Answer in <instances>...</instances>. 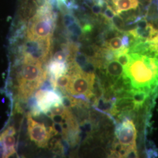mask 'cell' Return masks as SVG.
Wrapping results in <instances>:
<instances>
[{"label": "cell", "mask_w": 158, "mask_h": 158, "mask_svg": "<svg viewBox=\"0 0 158 158\" xmlns=\"http://www.w3.org/2000/svg\"><path fill=\"white\" fill-rule=\"evenodd\" d=\"M49 111L53 115H63L69 112V110L65 107L62 104H60L52 106Z\"/></svg>", "instance_id": "7402d4cb"}, {"label": "cell", "mask_w": 158, "mask_h": 158, "mask_svg": "<svg viewBox=\"0 0 158 158\" xmlns=\"http://www.w3.org/2000/svg\"><path fill=\"white\" fill-rule=\"evenodd\" d=\"M63 14V23L67 28L69 25L78 21V19L71 12H68Z\"/></svg>", "instance_id": "44dd1931"}, {"label": "cell", "mask_w": 158, "mask_h": 158, "mask_svg": "<svg viewBox=\"0 0 158 158\" xmlns=\"http://www.w3.org/2000/svg\"><path fill=\"white\" fill-rule=\"evenodd\" d=\"M28 131L31 140L34 142L38 147L45 148L48 146L51 138L48 131L44 124L34 120L31 114L28 115Z\"/></svg>", "instance_id": "5b68a950"}, {"label": "cell", "mask_w": 158, "mask_h": 158, "mask_svg": "<svg viewBox=\"0 0 158 158\" xmlns=\"http://www.w3.org/2000/svg\"><path fill=\"white\" fill-rule=\"evenodd\" d=\"M72 77L69 74H64L58 77L55 81L56 90L57 89H59L62 91H69V89L72 81Z\"/></svg>", "instance_id": "9a60e30c"}, {"label": "cell", "mask_w": 158, "mask_h": 158, "mask_svg": "<svg viewBox=\"0 0 158 158\" xmlns=\"http://www.w3.org/2000/svg\"><path fill=\"white\" fill-rule=\"evenodd\" d=\"M38 106L42 113H47L50 108L55 105L62 104V95L54 90H40L35 94Z\"/></svg>", "instance_id": "ba28073f"}, {"label": "cell", "mask_w": 158, "mask_h": 158, "mask_svg": "<svg viewBox=\"0 0 158 158\" xmlns=\"http://www.w3.org/2000/svg\"><path fill=\"white\" fill-rule=\"evenodd\" d=\"M131 61L124 68V74L129 78L134 89L149 86L152 83L158 85V76L145 61L143 55L131 53Z\"/></svg>", "instance_id": "6da1fadb"}, {"label": "cell", "mask_w": 158, "mask_h": 158, "mask_svg": "<svg viewBox=\"0 0 158 158\" xmlns=\"http://www.w3.org/2000/svg\"><path fill=\"white\" fill-rule=\"evenodd\" d=\"M152 4L158 7V0H152Z\"/></svg>", "instance_id": "83f0119b"}, {"label": "cell", "mask_w": 158, "mask_h": 158, "mask_svg": "<svg viewBox=\"0 0 158 158\" xmlns=\"http://www.w3.org/2000/svg\"><path fill=\"white\" fill-rule=\"evenodd\" d=\"M62 104L68 109L78 106L79 99L69 95L62 96Z\"/></svg>", "instance_id": "ac0fdd59"}, {"label": "cell", "mask_w": 158, "mask_h": 158, "mask_svg": "<svg viewBox=\"0 0 158 158\" xmlns=\"http://www.w3.org/2000/svg\"><path fill=\"white\" fill-rule=\"evenodd\" d=\"M74 61L80 68L82 69L90 61V57L85 53L78 52L74 56Z\"/></svg>", "instance_id": "ffe728a7"}, {"label": "cell", "mask_w": 158, "mask_h": 158, "mask_svg": "<svg viewBox=\"0 0 158 158\" xmlns=\"http://www.w3.org/2000/svg\"><path fill=\"white\" fill-rule=\"evenodd\" d=\"M16 131L13 127H10L5 130L0 135V145L3 151L4 158H8L16 152L15 138L14 135Z\"/></svg>", "instance_id": "9c48e42d"}, {"label": "cell", "mask_w": 158, "mask_h": 158, "mask_svg": "<svg viewBox=\"0 0 158 158\" xmlns=\"http://www.w3.org/2000/svg\"><path fill=\"white\" fill-rule=\"evenodd\" d=\"M40 62H23L21 71L19 72L18 82L32 81L39 80L45 81L47 79V71L42 68Z\"/></svg>", "instance_id": "8992f818"}, {"label": "cell", "mask_w": 158, "mask_h": 158, "mask_svg": "<svg viewBox=\"0 0 158 158\" xmlns=\"http://www.w3.org/2000/svg\"><path fill=\"white\" fill-rule=\"evenodd\" d=\"M147 155L148 158H157L158 152L156 150L153 148H149L147 151Z\"/></svg>", "instance_id": "484cf974"}, {"label": "cell", "mask_w": 158, "mask_h": 158, "mask_svg": "<svg viewBox=\"0 0 158 158\" xmlns=\"http://www.w3.org/2000/svg\"><path fill=\"white\" fill-rule=\"evenodd\" d=\"M111 2L112 7L118 14L130 10H136L139 6L138 0H111Z\"/></svg>", "instance_id": "7c38bea8"}, {"label": "cell", "mask_w": 158, "mask_h": 158, "mask_svg": "<svg viewBox=\"0 0 158 158\" xmlns=\"http://www.w3.org/2000/svg\"><path fill=\"white\" fill-rule=\"evenodd\" d=\"M115 135L119 142L125 146L135 145L136 130L132 119H125L117 125Z\"/></svg>", "instance_id": "52a82bcc"}, {"label": "cell", "mask_w": 158, "mask_h": 158, "mask_svg": "<svg viewBox=\"0 0 158 158\" xmlns=\"http://www.w3.org/2000/svg\"><path fill=\"white\" fill-rule=\"evenodd\" d=\"M116 14V12L115 11L113 7L108 3L104 11L102 12L101 15L108 21H111V19Z\"/></svg>", "instance_id": "603a6c76"}, {"label": "cell", "mask_w": 158, "mask_h": 158, "mask_svg": "<svg viewBox=\"0 0 158 158\" xmlns=\"http://www.w3.org/2000/svg\"><path fill=\"white\" fill-rule=\"evenodd\" d=\"M149 93L145 90L143 88L134 89L131 90V96L135 105V110H138L142 107L147 98L149 97Z\"/></svg>", "instance_id": "4fadbf2b"}, {"label": "cell", "mask_w": 158, "mask_h": 158, "mask_svg": "<svg viewBox=\"0 0 158 158\" xmlns=\"http://www.w3.org/2000/svg\"><path fill=\"white\" fill-rule=\"evenodd\" d=\"M95 1H96H96H98V0H95Z\"/></svg>", "instance_id": "f1b7e54d"}, {"label": "cell", "mask_w": 158, "mask_h": 158, "mask_svg": "<svg viewBox=\"0 0 158 158\" xmlns=\"http://www.w3.org/2000/svg\"><path fill=\"white\" fill-rule=\"evenodd\" d=\"M67 29L69 33L76 35L79 37L82 36V35H83L82 27L79 20L69 25L67 27Z\"/></svg>", "instance_id": "d6986e66"}, {"label": "cell", "mask_w": 158, "mask_h": 158, "mask_svg": "<svg viewBox=\"0 0 158 158\" xmlns=\"http://www.w3.org/2000/svg\"><path fill=\"white\" fill-rule=\"evenodd\" d=\"M110 24L113 28L115 29L121 34L126 32V25L124 19L119 14H116L110 21Z\"/></svg>", "instance_id": "2e32d148"}, {"label": "cell", "mask_w": 158, "mask_h": 158, "mask_svg": "<svg viewBox=\"0 0 158 158\" xmlns=\"http://www.w3.org/2000/svg\"><path fill=\"white\" fill-rule=\"evenodd\" d=\"M52 38L30 39L26 40L19 50L23 56V62H45L49 55L52 45Z\"/></svg>", "instance_id": "7a4b0ae2"}, {"label": "cell", "mask_w": 158, "mask_h": 158, "mask_svg": "<svg viewBox=\"0 0 158 158\" xmlns=\"http://www.w3.org/2000/svg\"><path fill=\"white\" fill-rule=\"evenodd\" d=\"M57 20L41 17L36 14L28 21L26 38L30 39H42L52 38Z\"/></svg>", "instance_id": "3957f363"}, {"label": "cell", "mask_w": 158, "mask_h": 158, "mask_svg": "<svg viewBox=\"0 0 158 158\" xmlns=\"http://www.w3.org/2000/svg\"><path fill=\"white\" fill-rule=\"evenodd\" d=\"M49 72L51 77L56 79L58 77L68 73V66L65 62L52 60L49 64Z\"/></svg>", "instance_id": "5bb4252c"}, {"label": "cell", "mask_w": 158, "mask_h": 158, "mask_svg": "<svg viewBox=\"0 0 158 158\" xmlns=\"http://www.w3.org/2000/svg\"><path fill=\"white\" fill-rule=\"evenodd\" d=\"M45 81L39 80L32 81L18 82V95L21 100H27L38 89Z\"/></svg>", "instance_id": "30bf717a"}, {"label": "cell", "mask_w": 158, "mask_h": 158, "mask_svg": "<svg viewBox=\"0 0 158 158\" xmlns=\"http://www.w3.org/2000/svg\"><path fill=\"white\" fill-rule=\"evenodd\" d=\"M106 75L113 83L121 77L124 73V68L116 60H112L105 63Z\"/></svg>", "instance_id": "8fae6325"}, {"label": "cell", "mask_w": 158, "mask_h": 158, "mask_svg": "<svg viewBox=\"0 0 158 158\" xmlns=\"http://www.w3.org/2000/svg\"><path fill=\"white\" fill-rule=\"evenodd\" d=\"M148 25H149V23L148 22L146 17H144L142 18L141 20H139L138 23H136V27L138 28L145 29L147 28Z\"/></svg>", "instance_id": "d4e9b609"}, {"label": "cell", "mask_w": 158, "mask_h": 158, "mask_svg": "<svg viewBox=\"0 0 158 158\" xmlns=\"http://www.w3.org/2000/svg\"><path fill=\"white\" fill-rule=\"evenodd\" d=\"M103 45L106 48L113 51H118L123 48L121 39L119 36H115L110 40L106 41Z\"/></svg>", "instance_id": "e0dca14e"}, {"label": "cell", "mask_w": 158, "mask_h": 158, "mask_svg": "<svg viewBox=\"0 0 158 158\" xmlns=\"http://www.w3.org/2000/svg\"><path fill=\"white\" fill-rule=\"evenodd\" d=\"M69 91L73 96L85 95L89 100L93 97V85L96 76L94 73H87L83 70L73 75Z\"/></svg>", "instance_id": "277c9868"}, {"label": "cell", "mask_w": 158, "mask_h": 158, "mask_svg": "<svg viewBox=\"0 0 158 158\" xmlns=\"http://www.w3.org/2000/svg\"><path fill=\"white\" fill-rule=\"evenodd\" d=\"M151 40L152 41L153 44L156 47L157 50L158 51V31L156 35L155 36V38L152 39V40Z\"/></svg>", "instance_id": "4316f807"}, {"label": "cell", "mask_w": 158, "mask_h": 158, "mask_svg": "<svg viewBox=\"0 0 158 158\" xmlns=\"http://www.w3.org/2000/svg\"><path fill=\"white\" fill-rule=\"evenodd\" d=\"M125 158H138V154L137 152L136 145H130L128 147L127 152Z\"/></svg>", "instance_id": "cb8c5ba5"}]
</instances>
